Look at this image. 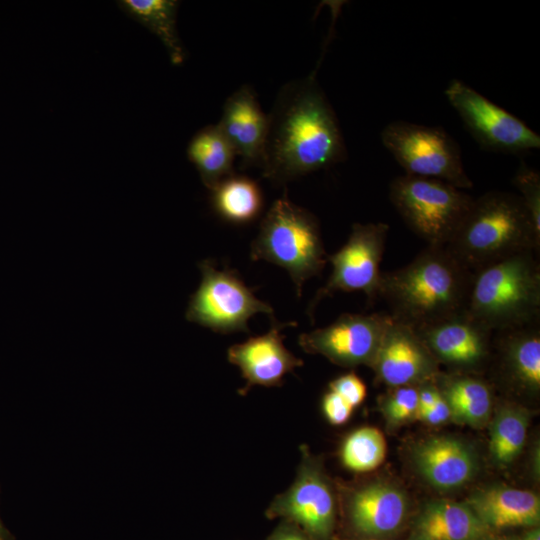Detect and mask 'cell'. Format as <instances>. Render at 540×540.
Returning a JSON list of instances; mask_svg holds the SVG:
<instances>
[{
  "label": "cell",
  "instance_id": "6da1fadb",
  "mask_svg": "<svg viewBox=\"0 0 540 540\" xmlns=\"http://www.w3.org/2000/svg\"><path fill=\"white\" fill-rule=\"evenodd\" d=\"M268 120L261 166L274 182L327 168L346 156L337 117L312 77L285 86Z\"/></svg>",
  "mask_w": 540,
  "mask_h": 540
},
{
  "label": "cell",
  "instance_id": "7a4b0ae2",
  "mask_svg": "<svg viewBox=\"0 0 540 540\" xmlns=\"http://www.w3.org/2000/svg\"><path fill=\"white\" fill-rule=\"evenodd\" d=\"M472 278L446 246H427L407 265L382 273L379 298L395 321L417 330L466 310Z\"/></svg>",
  "mask_w": 540,
  "mask_h": 540
},
{
  "label": "cell",
  "instance_id": "3957f363",
  "mask_svg": "<svg viewBox=\"0 0 540 540\" xmlns=\"http://www.w3.org/2000/svg\"><path fill=\"white\" fill-rule=\"evenodd\" d=\"M446 247L475 272L516 254L539 253L540 235L519 195L490 191L474 198Z\"/></svg>",
  "mask_w": 540,
  "mask_h": 540
},
{
  "label": "cell",
  "instance_id": "277c9868",
  "mask_svg": "<svg viewBox=\"0 0 540 540\" xmlns=\"http://www.w3.org/2000/svg\"><path fill=\"white\" fill-rule=\"evenodd\" d=\"M523 252L473 272L466 311L497 332L539 321L540 265Z\"/></svg>",
  "mask_w": 540,
  "mask_h": 540
},
{
  "label": "cell",
  "instance_id": "5b68a950",
  "mask_svg": "<svg viewBox=\"0 0 540 540\" xmlns=\"http://www.w3.org/2000/svg\"><path fill=\"white\" fill-rule=\"evenodd\" d=\"M250 257L285 269L300 297L304 283L319 276L327 261L318 220L283 195L263 218Z\"/></svg>",
  "mask_w": 540,
  "mask_h": 540
},
{
  "label": "cell",
  "instance_id": "8992f818",
  "mask_svg": "<svg viewBox=\"0 0 540 540\" xmlns=\"http://www.w3.org/2000/svg\"><path fill=\"white\" fill-rule=\"evenodd\" d=\"M389 198L405 224L428 246H446L474 200L444 181L408 174L391 181Z\"/></svg>",
  "mask_w": 540,
  "mask_h": 540
},
{
  "label": "cell",
  "instance_id": "52a82bcc",
  "mask_svg": "<svg viewBox=\"0 0 540 540\" xmlns=\"http://www.w3.org/2000/svg\"><path fill=\"white\" fill-rule=\"evenodd\" d=\"M381 140L405 174L438 179L461 190L473 186L457 142L441 127L394 121L384 127Z\"/></svg>",
  "mask_w": 540,
  "mask_h": 540
},
{
  "label": "cell",
  "instance_id": "ba28073f",
  "mask_svg": "<svg viewBox=\"0 0 540 540\" xmlns=\"http://www.w3.org/2000/svg\"><path fill=\"white\" fill-rule=\"evenodd\" d=\"M201 282L190 296L186 320L227 334L249 332L248 320L257 313L273 314L272 307L258 299L235 271L218 269L212 260L199 264Z\"/></svg>",
  "mask_w": 540,
  "mask_h": 540
},
{
  "label": "cell",
  "instance_id": "9c48e42d",
  "mask_svg": "<svg viewBox=\"0 0 540 540\" xmlns=\"http://www.w3.org/2000/svg\"><path fill=\"white\" fill-rule=\"evenodd\" d=\"M389 226L382 222L355 223L346 243L327 260L332 272L326 284L311 300L307 314L313 319L318 303L337 291H362L368 302L379 298L382 272L380 264L385 251Z\"/></svg>",
  "mask_w": 540,
  "mask_h": 540
},
{
  "label": "cell",
  "instance_id": "30bf717a",
  "mask_svg": "<svg viewBox=\"0 0 540 540\" xmlns=\"http://www.w3.org/2000/svg\"><path fill=\"white\" fill-rule=\"evenodd\" d=\"M465 128L485 150L523 154L540 148L539 135L466 83L453 79L444 91Z\"/></svg>",
  "mask_w": 540,
  "mask_h": 540
},
{
  "label": "cell",
  "instance_id": "8fae6325",
  "mask_svg": "<svg viewBox=\"0 0 540 540\" xmlns=\"http://www.w3.org/2000/svg\"><path fill=\"white\" fill-rule=\"evenodd\" d=\"M388 313L343 314L333 323L298 338L307 353L320 354L343 367L372 366L386 329Z\"/></svg>",
  "mask_w": 540,
  "mask_h": 540
},
{
  "label": "cell",
  "instance_id": "7c38bea8",
  "mask_svg": "<svg viewBox=\"0 0 540 540\" xmlns=\"http://www.w3.org/2000/svg\"><path fill=\"white\" fill-rule=\"evenodd\" d=\"M269 513L297 522L319 540L331 535L335 521L334 493L320 463L304 448L295 481L275 498Z\"/></svg>",
  "mask_w": 540,
  "mask_h": 540
},
{
  "label": "cell",
  "instance_id": "4fadbf2b",
  "mask_svg": "<svg viewBox=\"0 0 540 540\" xmlns=\"http://www.w3.org/2000/svg\"><path fill=\"white\" fill-rule=\"evenodd\" d=\"M437 363L418 332L392 318L371 367L379 381L394 388L434 381Z\"/></svg>",
  "mask_w": 540,
  "mask_h": 540
},
{
  "label": "cell",
  "instance_id": "5bb4252c",
  "mask_svg": "<svg viewBox=\"0 0 540 540\" xmlns=\"http://www.w3.org/2000/svg\"><path fill=\"white\" fill-rule=\"evenodd\" d=\"M416 331L437 362L462 369H474L485 361L494 333L466 310Z\"/></svg>",
  "mask_w": 540,
  "mask_h": 540
},
{
  "label": "cell",
  "instance_id": "9a60e30c",
  "mask_svg": "<svg viewBox=\"0 0 540 540\" xmlns=\"http://www.w3.org/2000/svg\"><path fill=\"white\" fill-rule=\"evenodd\" d=\"M294 324V323H289ZM289 324L276 322L263 335L253 336L243 343L231 346L227 351L230 363L236 365L246 380V392L251 386H278L286 374L303 364L284 345L281 330Z\"/></svg>",
  "mask_w": 540,
  "mask_h": 540
},
{
  "label": "cell",
  "instance_id": "2e32d148",
  "mask_svg": "<svg viewBox=\"0 0 540 540\" xmlns=\"http://www.w3.org/2000/svg\"><path fill=\"white\" fill-rule=\"evenodd\" d=\"M268 124L254 92L243 86L226 100L217 126L248 166L262 162Z\"/></svg>",
  "mask_w": 540,
  "mask_h": 540
},
{
  "label": "cell",
  "instance_id": "e0dca14e",
  "mask_svg": "<svg viewBox=\"0 0 540 540\" xmlns=\"http://www.w3.org/2000/svg\"><path fill=\"white\" fill-rule=\"evenodd\" d=\"M418 472L439 490L459 488L472 480L477 460L472 449L449 436L432 437L420 443L413 452Z\"/></svg>",
  "mask_w": 540,
  "mask_h": 540
},
{
  "label": "cell",
  "instance_id": "ac0fdd59",
  "mask_svg": "<svg viewBox=\"0 0 540 540\" xmlns=\"http://www.w3.org/2000/svg\"><path fill=\"white\" fill-rule=\"evenodd\" d=\"M406 494L396 486L375 482L355 491L349 500V515L355 529L369 538L396 532L408 512Z\"/></svg>",
  "mask_w": 540,
  "mask_h": 540
},
{
  "label": "cell",
  "instance_id": "d6986e66",
  "mask_svg": "<svg viewBox=\"0 0 540 540\" xmlns=\"http://www.w3.org/2000/svg\"><path fill=\"white\" fill-rule=\"evenodd\" d=\"M486 529L535 527L540 521V499L528 490L493 486L470 495L466 503Z\"/></svg>",
  "mask_w": 540,
  "mask_h": 540
},
{
  "label": "cell",
  "instance_id": "ffe728a7",
  "mask_svg": "<svg viewBox=\"0 0 540 540\" xmlns=\"http://www.w3.org/2000/svg\"><path fill=\"white\" fill-rule=\"evenodd\" d=\"M486 530L466 503L438 499L423 507L409 540H481Z\"/></svg>",
  "mask_w": 540,
  "mask_h": 540
},
{
  "label": "cell",
  "instance_id": "44dd1931",
  "mask_svg": "<svg viewBox=\"0 0 540 540\" xmlns=\"http://www.w3.org/2000/svg\"><path fill=\"white\" fill-rule=\"evenodd\" d=\"M539 321L522 327L497 331L503 365L509 378L532 393L540 389Z\"/></svg>",
  "mask_w": 540,
  "mask_h": 540
},
{
  "label": "cell",
  "instance_id": "7402d4cb",
  "mask_svg": "<svg viewBox=\"0 0 540 540\" xmlns=\"http://www.w3.org/2000/svg\"><path fill=\"white\" fill-rule=\"evenodd\" d=\"M435 380L446 400L451 419L459 424L473 427L483 426L490 417L492 410L491 387L484 380L469 375H455Z\"/></svg>",
  "mask_w": 540,
  "mask_h": 540
},
{
  "label": "cell",
  "instance_id": "603a6c76",
  "mask_svg": "<svg viewBox=\"0 0 540 540\" xmlns=\"http://www.w3.org/2000/svg\"><path fill=\"white\" fill-rule=\"evenodd\" d=\"M187 155L209 190L233 174L236 154L217 124L196 132L188 144Z\"/></svg>",
  "mask_w": 540,
  "mask_h": 540
},
{
  "label": "cell",
  "instance_id": "cb8c5ba5",
  "mask_svg": "<svg viewBox=\"0 0 540 540\" xmlns=\"http://www.w3.org/2000/svg\"><path fill=\"white\" fill-rule=\"evenodd\" d=\"M117 3L123 12L160 39L174 65L183 63L186 53L176 26L178 1L121 0Z\"/></svg>",
  "mask_w": 540,
  "mask_h": 540
},
{
  "label": "cell",
  "instance_id": "d4e9b609",
  "mask_svg": "<svg viewBox=\"0 0 540 540\" xmlns=\"http://www.w3.org/2000/svg\"><path fill=\"white\" fill-rule=\"evenodd\" d=\"M215 212L233 224H247L256 219L263 207L258 184L246 176L230 175L211 190Z\"/></svg>",
  "mask_w": 540,
  "mask_h": 540
},
{
  "label": "cell",
  "instance_id": "484cf974",
  "mask_svg": "<svg viewBox=\"0 0 540 540\" xmlns=\"http://www.w3.org/2000/svg\"><path fill=\"white\" fill-rule=\"evenodd\" d=\"M529 425L528 411L522 406H501L490 426V452L500 465L512 463L522 452Z\"/></svg>",
  "mask_w": 540,
  "mask_h": 540
},
{
  "label": "cell",
  "instance_id": "4316f807",
  "mask_svg": "<svg viewBox=\"0 0 540 540\" xmlns=\"http://www.w3.org/2000/svg\"><path fill=\"white\" fill-rule=\"evenodd\" d=\"M340 456L347 469L357 473L369 472L385 459V437L378 428H358L343 441Z\"/></svg>",
  "mask_w": 540,
  "mask_h": 540
},
{
  "label": "cell",
  "instance_id": "83f0119b",
  "mask_svg": "<svg viewBox=\"0 0 540 540\" xmlns=\"http://www.w3.org/2000/svg\"><path fill=\"white\" fill-rule=\"evenodd\" d=\"M520 192V198L530 216L532 225L540 235V175L522 162L512 180Z\"/></svg>",
  "mask_w": 540,
  "mask_h": 540
},
{
  "label": "cell",
  "instance_id": "f1b7e54d",
  "mask_svg": "<svg viewBox=\"0 0 540 540\" xmlns=\"http://www.w3.org/2000/svg\"><path fill=\"white\" fill-rule=\"evenodd\" d=\"M382 410L392 424H400L416 418L418 411V386H400L384 397Z\"/></svg>",
  "mask_w": 540,
  "mask_h": 540
},
{
  "label": "cell",
  "instance_id": "f546056e",
  "mask_svg": "<svg viewBox=\"0 0 540 540\" xmlns=\"http://www.w3.org/2000/svg\"><path fill=\"white\" fill-rule=\"evenodd\" d=\"M329 390L338 393L354 408L364 401L367 394L365 383L354 372H349L332 380L329 384Z\"/></svg>",
  "mask_w": 540,
  "mask_h": 540
},
{
  "label": "cell",
  "instance_id": "4dcf8cb0",
  "mask_svg": "<svg viewBox=\"0 0 540 540\" xmlns=\"http://www.w3.org/2000/svg\"><path fill=\"white\" fill-rule=\"evenodd\" d=\"M322 410L329 423L342 425L350 419L354 407L338 393L329 390L323 396Z\"/></svg>",
  "mask_w": 540,
  "mask_h": 540
},
{
  "label": "cell",
  "instance_id": "1f68e13d",
  "mask_svg": "<svg viewBox=\"0 0 540 540\" xmlns=\"http://www.w3.org/2000/svg\"><path fill=\"white\" fill-rule=\"evenodd\" d=\"M417 418L431 425H439L451 419L449 406L442 394L430 409L417 415Z\"/></svg>",
  "mask_w": 540,
  "mask_h": 540
},
{
  "label": "cell",
  "instance_id": "d6a6232c",
  "mask_svg": "<svg viewBox=\"0 0 540 540\" xmlns=\"http://www.w3.org/2000/svg\"><path fill=\"white\" fill-rule=\"evenodd\" d=\"M272 540H307L301 534L294 531H282L278 533Z\"/></svg>",
  "mask_w": 540,
  "mask_h": 540
},
{
  "label": "cell",
  "instance_id": "836d02e7",
  "mask_svg": "<svg viewBox=\"0 0 540 540\" xmlns=\"http://www.w3.org/2000/svg\"><path fill=\"white\" fill-rule=\"evenodd\" d=\"M520 540H540V530L535 528L526 533Z\"/></svg>",
  "mask_w": 540,
  "mask_h": 540
},
{
  "label": "cell",
  "instance_id": "e575fe53",
  "mask_svg": "<svg viewBox=\"0 0 540 540\" xmlns=\"http://www.w3.org/2000/svg\"><path fill=\"white\" fill-rule=\"evenodd\" d=\"M0 540H11V536L0 521Z\"/></svg>",
  "mask_w": 540,
  "mask_h": 540
},
{
  "label": "cell",
  "instance_id": "d590c367",
  "mask_svg": "<svg viewBox=\"0 0 540 540\" xmlns=\"http://www.w3.org/2000/svg\"><path fill=\"white\" fill-rule=\"evenodd\" d=\"M365 540H383L381 538H368V539H365Z\"/></svg>",
  "mask_w": 540,
  "mask_h": 540
},
{
  "label": "cell",
  "instance_id": "8d00e7d4",
  "mask_svg": "<svg viewBox=\"0 0 540 540\" xmlns=\"http://www.w3.org/2000/svg\"><path fill=\"white\" fill-rule=\"evenodd\" d=\"M491 540H499V539H491Z\"/></svg>",
  "mask_w": 540,
  "mask_h": 540
}]
</instances>
